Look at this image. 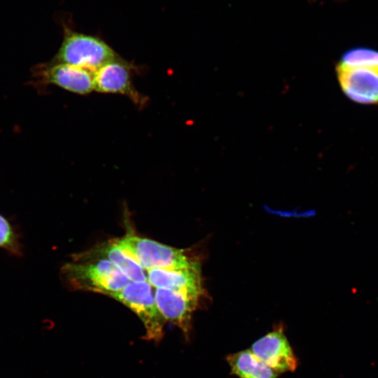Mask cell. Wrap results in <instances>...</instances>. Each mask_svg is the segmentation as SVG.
<instances>
[{
    "instance_id": "4",
    "label": "cell",
    "mask_w": 378,
    "mask_h": 378,
    "mask_svg": "<svg viewBox=\"0 0 378 378\" xmlns=\"http://www.w3.org/2000/svg\"><path fill=\"white\" fill-rule=\"evenodd\" d=\"M108 296L127 307L140 318L146 331L145 340L155 342L162 340L165 320L157 307L152 286L148 281H131Z\"/></svg>"
},
{
    "instance_id": "6",
    "label": "cell",
    "mask_w": 378,
    "mask_h": 378,
    "mask_svg": "<svg viewBox=\"0 0 378 378\" xmlns=\"http://www.w3.org/2000/svg\"><path fill=\"white\" fill-rule=\"evenodd\" d=\"M36 77L43 84L60 87L71 92L88 94L93 91V72L65 64H41L36 69Z\"/></svg>"
},
{
    "instance_id": "11",
    "label": "cell",
    "mask_w": 378,
    "mask_h": 378,
    "mask_svg": "<svg viewBox=\"0 0 378 378\" xmlns=\"http://www.w3.org/2000/svg\"><path fill=\"white\" fill-rule=\"evenodd\" d=\"M74 259H106L115 265L131 281H147L145 270L125 252L113 240L102 243L84 253L73 255Z\"/></svg>"
},
{
    "instance_id": "12",
    "label": "cell",
    "mask_w": 378,
    "mask_h": 378,
    "mask_svg": "<svg viewBox=\"0 0 378 378\" xmlns=\"http://www.w3.org/2000/svg\"><path fill=\"white\" fill-rule=\"evenodd\" d=\"M227 361L231 372L239 378H276L278 376L276 371L249 349L227 356Z\"/></svg>"
},
{
    "instance_id": "3",
    "label": "cell",
    "mask_w": 378,
    "mask_h": 378,
    "mask_svg": "<svg viewBox=\"0 0 378 378\" xmlns=\"http://www.w3.org/2000/svg\"><path fill=\"white\" fill-rule=\"evenodd\" d=\"M113 241L146 271L186 268L199 262L190 258L184 250L134 234H128Z\"/></svg>"
},
{
    "instance_id": "8",
    "label": "cell",
    "mask_w": 378,
    "mask_h": 378,
    "mask_svg": "<svg viewBox=\"0 0 378 378\" xmlns=\"http://www.w3.org/2000/svg\"><path fill=\"white\" fill-rule=\"evenodd\" d=\"M336 70L341 88L348 98L359 104H378V72L340 65Z\"/></svg>"
},
{
    "instance_id": "5",
    "label": "cell",
    "mask_w": 378,
    "mask_h": 378,
    "mask_svg": "<svg viewBox=\"0 0 378 378\" xmlns=\"http://www.w3.org/2000/svg\"><path fill=\"white\" fill-rule=\"evenodd\" d=\"M204 293L155 288L157 307L165 321L178 327L188 339L193 312Z\"/></svg>"
},
{
    "instance_id": "9",
    "label": "cell",
    "mask_w": 378,
    "mask_h": 378,
    "mask_svg": "<svg viewBox=\"0 0 378 378\" xmlns=\"http://www.w3.org/2000/svg\"><path fill=\"white\" fill-rule=\"evenodd\" d=\"M129 63L119 58L109 62L93 72V90L101 93H115L139 100L132 83Z\"/></svg>"
},
{
    "instance_id": "13",
    "label": "cell",
    "mask_w": 378,
    "mask_h": 378,
    "mask_svg": "<svg viewBox=\"0 0 378 378\" xmlns=\"http://www.w3.org/2000/svg\"><path fill=\"white\" fill-rule=\"evenodd\" d=\"M338 65L347 68H360L378 72V52L356 48L347 50L341 57Z\"/></svg>"
},
{
    "instance_id": "1",
    "label": "cell",
    "mask_w": 378,
    "mask_h": 378,
    "mask_svg": "<svg viewBox=\"0 0 378 378\" xmlns=\"http://www.w3.org/2000/svg\"><path fill=\"white\" fill-rule=\"evenodd\" d=\"M64 281L74 290L108 295L131 281L111 262L102 258L73 259L61 269Z\"/></svg>"
},
{
    "instance_id": "10",
    "label": "cell",
    "mask_w": 378,
    "mask_h": 378,
    "mask_svg": "<svg viewBox=\"0 0 378 378\" xmlns=\"http://www.w3.org/2000/svg\"><path fill=\"white\" fill-rule=\"evenodd\" d=\"M147 281L155 288L204 293L200 262L191 267L178 270H147Z\"/></svg>"
},
{
    "instance_id": "14",
    "label": "cell",
    "mask_w": 378,
    "mask_h": 378,
    "mask_svg": "<svg viewBox=\"0 0 378 378\" xmlns=\"http://www.w3.org/2000/svg\"><path fill=\"white\" fill-rule=\"evenodd\" d=\"M0 248L13 255H22V246L15 227L1 214H0Z\"/></svg>"
},
{
    "instance_id": "7",
    "label": "cell",
    "mask_w": 378,
    "mask_h": 378,
    "mask_svg": "<svg viewBox=\"0 0 378 378\" xmlns=\"http://www.w3.org/2000/svg\"><path fill=\"white\" fill-rule=\"evenodd\" d=\"M251 350L277 373L293 372L297 368V358L286 337L280 329L255 342Z\"/></svg>"
},
{
    "instance_id": "2",
    "label": "cell",
    "mask_w": 378,
    "mask_h": 378,
    "mask_svg": "<svg viewBox=\"0 0 378 378\" xmlns=\"http://www.w3.org/2000/svg\"><path fill=\"white\" fill-rule=\"evenodd\" d=\"M119 58L114 50L101 38L65 27L61 46L50 62L70 64L94 72L104 64Z\"/></svg>"
}]
</instances>
